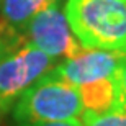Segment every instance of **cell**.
<instances>
[{
  "mask_svg": "<svg viewBox=\"0 0 126 126\" xmlns=\"http://www.w3.org/2000/svg\"><path fill=\"white\" fill-rule=\"evenodd\" d=\"M125 56L115 51L82 47L52 69L77 89L84 111L102 113L123 102L120 70Z\"/></svg>",
  "mask_w": 126,
  "mask_h": 126,
  "instance_id": "obj_1",
  "label": "cell"
},
{
  "mask_svg": "<svg viewBox=\"0 0 126 126\" xmlns=\"http://www.w3.org/2000/svg\"><path fill=\"white\" fill-rule=\"evenodd\" d=\"M31 44L54 61H64L82 49L65 18L61 2L47 7L30 21L21 38V44Z\"/></svg>",
  "mask_w": 126,
  "mask_h": 126,
  "instance_id": "obj_5",
  "label": "cell"
},
{
  "mask_svg": "<svg viewBox=\"0 0 126 126\" xmlns=\"http://www.w3.org/2000/svg\"><path fill=\"white\" fill-rule=\"evenodd\" d=\"M7 51H8V47H7V46L3 44V43L0 41V59H2V56H3V54H5Z\"/></svg>",
  "mask_w": 126,
  "mask_h": 126,
  "instance_id": "obj_10",
  "label": "cell"
},
{
  "mask_svg": "<svg viewBox=\"0 0 126 126\" xmlns=\"http://www.w3.org/2000/svg\"><path fill=\"white\" fill-rule=\"evenodd\" d=\"M120 79H121V94H123V100L126 102V56H125V59H123V64H121Z\"/></svg>",
  "mask_w": 126,
  "mask_h": 126,
  "instance_id": "obj_9",
  "label": "cell"
},
{
  "mask_svg": "<svg viewBox=\"0 0 126 126\" xmlns=\"http://www.w3.org/2000/svg\"><path fill=\"white\" fill-rule=\"evenodd\" d=\"M54 65V59L26 43L5 52L0 59V123L25 90Z\"/></svg>",
  "mask_w": 126,
  "mask_h": 126,
  "instance_id": "obj_4",
  "label": "cell"
},
{
  "mask_svg": "<svg viewBox=\"0 0 126 126\" xmlns=\"http://www.w3.org/2000/svg\"><path fill=\"white\" fill-rule=\"evenodd\" d=\"M0 3H2V0H0Z\"/></svg>",
  "mask_w": 126,
  "mask_h": 126,
  "instance_id": "obj_11",
  "label": "cell"
},
{
  "mask_svg": "<svg viewBox=\"0 0 126 126\" xmlns=\"http://www.w3.org/2000/svg\"><path fill=\"white\" fill-rule=\"evenodd\" d=\"M84 107L72 84L51 69L25 90L12 110L16 125L80 121Z\"/></svg>",
  "mask_w": 126,
  "mask_h": 126,
  "instance_id": "obj_3",
  "label": "cell"
},
{
  "mask_svg": "<svg viewBox=\"0 0 126 126\" xmlns=\"http://www.w3.org/2000/svg\"><path fill=\"white\" fill-rule=\"evenodd\" d=\"M64 13L82 47L126 54V0H65Z\"/></svg>",
  "mask_w": 126,
  "mask_h": 126,
  "instance_id": "obj_2",
  "label": "cell"
},
{
  "mask_svg": "<svg viewBox=\"0 0 126 126\" xmlns=\"http://www.w3.org/2000/svg\"><path fill=\"white\" fill-rule=\"evenodd\" d=\"M15 126H80V121H61V123H38V125H15Z\"/></svg>",
  "mask_w": 126,
  "mask_h": 126,
  "instance_id": "obj_8",
  "label": "cell"
},
{
  "mask_svg": "<svg viewBox=\"0 0 126 126\" xmlns=\"http://www.w3.org/2000/svg\"><path fill=\"white\" fill-rule=\"evenodd\" d=\"M62 0H2L0 3V41L10 49L21 44V38L34 16Z\"/></svg>",
  "mask_w": 126,
  "mask_h": 126,
  "instance_id": "obj_6",
  "label": "cell"
},
{
  "mask_svg": "<svg viewBox=\"0 0 126 126\" xmlns=\"http://www.w3.org/2000/svg\"><path fill=\"white\" fill-rule=\"evenodd\" d=\"M80 126H126V102L102 113L84 111Z\"/></svg>",
  "mask_w": 126,
  "mask_h": 126,
  "instance_id": "obj_7",
  "label": "cell"
}]
</instances>
